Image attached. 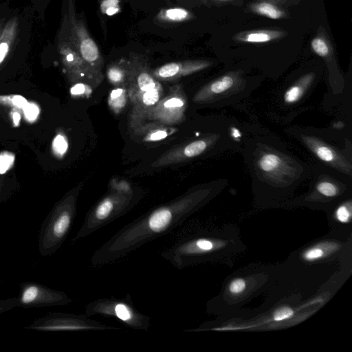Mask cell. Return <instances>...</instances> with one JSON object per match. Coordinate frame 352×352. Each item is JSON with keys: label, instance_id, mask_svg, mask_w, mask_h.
<instances>
[{"label": "cell", "instance_id": "ffe728a7", "mask_svg": "<svg viewBox=\"0 0 352 352\" xmlns=\"http://www.w3.org/2000/svg\"><path fill=\"white\" fill-rule=\"evenodd\" d=\"M257 165L260 171L268 177L279 176L285 168V162L280 155L274 151L261 154L257 160Z\"/></svg>", "mask_w": 352, "mask_h": 352}, {"label": "cell", "instance_id": "277c9868", "mask_svg": "<svg viewBox=\"0 0 352 352\" xmlns=\"http://www.w3.org/2000/svg\"><path fill=\"white\" fill-rule=\"evenodd\" d=\"M85 314L113 318L135 330L148 331L151 326V318L135 307L129 293L122 298L96 299L87 305Z\"/></svg>", "mask_w": 352, "mask_h": 352}, {"label": "cell", "instance_id": "d4e9b609", "mask_svg": "<svg viewBox=\"0 0 352 352\" xmlns=\"http://www.w3.org/2000/svg\"><path fill=\"white\" fill-rule=\"evenodd\" d=\"M330 244H318L305 249L302 254L306 262H316L327 257L330 250Z\"/></svg>", "mask_w": 352, "mask_h": 352}, {"label": "cell", "instance_id": "4fadbf2b", "mask_svg": "<svg viewBox=\"0 0 352 352\" xmlns=\"http://www.w3.org/2000/svg\"><path fill=\"white\" fill-rule=\"evenodd\" d=\"M302 139L308 148L321 161L351 175V163L335 148L314 136L303 135Z\"/></svg>", "mask_w": 352, "mask_h": 352}, {"label": "cell", "instance_id": "52a82bcc", "mask_svg": "<svg viewBox=\"0 0 352 352\" xmlns=\"http://www.w3.org/2000/svg\"><path fill=\"white\" fill-rule=\"evenodd\" d=\"M69 40L99 85L103 80V59L96 43L82 21L73 20Z\"/></svg>", "mask_w": 352, "mask_h": 352}, {"label": "cell", "instance_id": "4316f807", "mask_svg": "<svg viewBox=\"0 0 352 352\" xmlns=\"http://www.w3.org/2000/svg\"><path fill=\"white\" fill-rule=\"evenodd\" d=\"M27 102L26 98L21 95L0 96V104L9 106L14 109H22Z\"/></svg>", "mask_w": 352, "mask_h": 352}, {"label": "cell", "instance_id": "4dcf8cb0", "mask_svg": "<svg viewBox=\"0 0 352 352\" xmlns=\"http://www.w3.org/2000/svg\"><path fill=\"white\" fill-rule=\"evenodd\" d=\"M24 118L29 122H34L38 117L40 113L39 107L32 102H28L21 109Z\"/></svg>", "mask_w": 352, "mask_h": 352}, {"label": "cell", "instance_id": "ba28073f", "mask_svg": "<svg viewBox=\"0 0 352 352\" xmlns=\"http://www.w3.org/2000/svg\"><path fill=\"white\" fill-rule=\"evenodd\" d=\"M72 302V299L65 292L49 288L36 282L26 281L19 285L17 307L41 308L65 305Z\"/></svg>", "mask_w": 352, "mask_h": 352}, {"label": "cell", "instance_id": "8fae6325", "mask_svg": "<svg viewBox=\"0 0 352 352\" xmlns=\"http://www.w3.org/2000/svg\"><path fill=\"white\" fill-rule=\"evenodd\" d=\"M129 61L130 68L127 91L129 99L161 84L153 76L145 58L134 56Z\"/></svg>", "mask_w": 352, "mask_h": 352}, {"label": "cell", "instance_id": "f546056e", "mask_svg": "<svg viewBox=\"0 0 352 352\" xmlns=\"http://www.w3.org/2000/svg\"><path fill=\"white\" fill-rule=\"evenodd\" d=\"M164 16L170 21H181L189 18L190 13L184 8H174L166 10Z\"/></svg>", "mask_w": 352, "mask_h": 352}, {"label": "cell", "instance_id": "9a60e30c", "mask_svg": "<svg viewBox=\"0 0 352 352\" xmlns=\"http://www.w3.org/2000/svg\"><path fill=\"white\" fill-rule=\"evenodd\" d=\"M211 64L206 60L171 62L153 70V74L158 81H172L205 69Z\"/></svg>", "mask_w": 352, "mask_h": 352}, {"label": "cell", "instance_id": "e575fe53", "mask_svg": "<svg viewBox=\"0 0 352 352\" xmlns=\"http://www.w3.org/2000/svg\"><path fill=\"white\" fill-rule=\"evenodd\" d=\"M294 314V309L289 306L277 308L272 314L275 322H282L290 319Z\"/></svg>", "mask_w": 352, "mask_h": 352}, {"label": "cell", "instance_id": "5bb4252c", "mask_svg": "<svg viewBox=\"0 0 352 352\" xmlns=\"http://www.w3.org/2000/svg\"><path fill=\"white\" fill-rule=\"evenodd\" d=\"M241 80L240 72H230L204 85L195 94L192 100L196 103L210 102L234 88Z\"/></svg>", "mask_w": 352, "mask_h": 352}, {"label": "cell", "instance_id": "2e32d148", "mask_svg": "<svg viewBox=\"0 0 352 352\" xmlns=\"http://www.w3.org/2000/svg\"><path fill=\"white\" fill-rule=\"evenodd\" d=\"M297 0H252L247 6L248 12L273 20L286 19L289 8Z\"/></svg>", "mask_w": 352, "mask_h": 352}, {"label": "cell", "instance_id": "d6986e66", "mask_svg": "<svg viewBox=\"0 0 352 352\" xmlns=\"http://www.w3.org/2000/svg\"><path fill=\"white\" fill-rule=\"evenodd\" d=\"M133 135L140 141L151 142L162 140L172 135L175 129L159 122L143 123L132 130Z\"/></svg>", "mask_w": 352, "mask_h": 352}, {"label": "cell", "instance_id": "e0dca14e", "mask_svg": "<svg viewBox=\"0 0 352 352\" xmlns=\"http://www.w3.org/2000/svg\"><path fill=\"white\" fill-rule=\"evenodd\" d=\"M311 47L316 54L325 61L329 72H338L333 44L322 26L318 28L311 41Z\"/></svg>", "mask_w": 352, "mask_h": 352}, {"label": "cell", "instance_id": "74e56055", "mask_svg": "<svg viewBox=\"0 0 352 352\" xmlns=\"http://www.w3.org/2000/svg\"><path fill=\"white\" fill-rule=\"evenodd\" d=\"M207 2L212 3L218 6H226L227 4H231L236 0H206Z\"/></svg>", "mask_w": 352, "mask_h": 352}, {"label": "cell", "instance_id": "d590c367", "mask_svg": "<svg viewBox=\"0 0 352 352\" xmlns=\"http://www.w3.org/2000/svg\"><path fill=\"white\" fill-rule=\"evenodd\" d=\"M17 307V297L0 300V314Z\"/></svg>", "mask_w": 352, "mask_h": 352}, {"label": "cell", "instance_id": "3957f363", "mask_svg": "<svg viewBox=\"0 0 352 352\" xmlns=\"http://www.w3.org/2000/svg\"><path fill=\"white\" fill-rule=\"evenodd\" d=\"M78 192L79 188L67 195L42 223L38 236L41 256L54 254L66 239L76 215Z\"/></svg>", "mask_w": 352, "mask_h": 352}, {"label": "cell", "instance_id": "ac0fdd59", "mask_svg": "<svg viewBox=\"0 0 352 352\" xmlns=\"http://www.w3.org/2000/svg\"><path fill=\"white\" fill-rule=\"evenodd\" d=\"M287 34V32L277 29L251 30L236 33L233 40L241 43H267L282 39Z\"/></svg>", "mask_w": 352, "mask_h": 352}, {"label": "cell", "instance_id": "8992f818", "mask_svg": "<svg viewBox=\"0 0 352 352\" xmlns=\"http://www.w3.org/2000/svg\"><path fill=\"white\" fill-rule=\"evenodd\" d=\"M187 98L179 85L169 88L168 93L162 97L149 111L146 120L156 121L171 126L181 123L185 118Z\"/></svg>", "mask_w": 352, "mask_h": 352}, {"label": "cell", "instance_id": "83f0119b", "mask_svg": "<svg viewBox=\"0 0 352 352\" xmlns=\"http://www.w3.org/2000/svg\"><path fill=\"white\" fill-rule=\"evenodd\" d=\"M52 148L54 155L59 157H63L68 148L66 137L63 134H58L52 141Z\"/></svg>", "mask_w": 352, "mask_h": 352}, {"label": "cell", "instance_id": "7c38bea8", "mask_svg": "<svg viewBox=\"0 0 352 352\" xmlns=\"http://www.w3.org/2000/svg\"><path fill=\"white\" fill-rule=\"evenodd\" d=\"M163 94L164 89L160 84L129 99L132 104V109L129 117L130 129L133 130L146 121L149 111L162 98Z\"/></svg>", "mask_w": 352, "mask_h": 352}, {"label": "cell", "instance_id": "1f68e13d", "mask_svg": "<svg viewBox=\"0 0 352 352\" xmlns=\"http://www.w3.org/2000/svg\"><path fill=\"white\" fill-rule=\"evenodd\" d=\"M247 287V282L242 277H236L232 279L228 284V292L234 296H239L244 292Z\"/></svg>", "mask_w": 352, "mask_h": 352}, {"label": "cell", "instance_id": "9c48e42d", "mask_svg": "<svg viewBox=\"0 0 352 352\" xmlns=\"http://www.w3.org/2000/svg\"><path fill=\"white\" fill-rule=\"evenodd\" d=\"M219 138L215 134L210 135L186 142L162 154L151 166L153 168L163 167L198 157L213 146Z\"/></svg>", "mask_w": 352, "mask_h": 352}, {"label": "cell", "instance_id": "484cf974", "mask_svg": "<svg viewBox=\"0 0 352 352\" xmlns=\"http://www.w3.org/2000/svg\"><path fill=\"white\" fill-rule=\"evenodd\" d=\"M316 189L319 194L326 197H335L340 192L338 186L327 179L319 181Z\"/></svg>", "mask_w": 352, "mask_h": 352}, {"label": "cell", "instance_id": "44dd1931", "mask_svg": "<svg viewBox=\"0 0 352 352\" xmlns=\"http://www.w3.org/2000/svg\"><path fill=\"white\" fill-rule=\"evenodd\" d=\"M129 61L122 59L109 65L107 69V77L114 87L127 89L129 76Z\"/></svg>", "mask_w": 352, "mask_h": 352}, {"label": "cell", "instance_id": "d6a6232c", "mask_svg": "<svg viewBox=\"0 0 352 352\" xmlns=\"http://www.w3.org/2000/svg\"><path fill=\"white\" fill-rule=\"evenodd\" d=\"M93 87L87 83L76 82L70 89V94L73 96L86 97L92 93Z\"/></svg>", "mask_w": 352, "mask_h": 352}, {"label": "cell", "instance_id": "6da1fadb", "mask_svg": "<svg viewBox=\"0 0 352 352\" xmlns=\"http://www.w3.org/2000/svg\"><path fill=\"white\" fill-rule=\"evenodd\" d=\"M210 194L208 188L190 190L134 219L94 251L91 265H107L168 233L204 204Z\"/></svg>", "mask_w": 352, "mask_h": 352}, {"label": "cell", "instance_id": "f1b7e54d", "mask_svg": "<svg viewBox=\"0 0 352 352\" xmlns=\"http://www.w3.org/2000/svg\"><path fill=\"white\" fill-rule=\"evenodd\" d=\"M351 214V204L350 201L339 206L335 211L336 219L342 223L350 222Z\"/></svg>", "mask_w": 352, "mask_h": 352}, {"label": "cell", "instance_id": "836d02e7", "mask_svg": "<svg viewBox=\"0 0 352 352\" xmlns=\"http://www.w3.org/2000/svg\"><path fill=\"white\" fill-rule=\"evenodd\" d=\"M15 160L14 153L3 151L0 153V174L6 173L12 166Z\"/></svg>", "mask_w": 352, "mask_h": 352}, {"label": "cell", "instance_id": "5b68a950", "mask_svg": "<svg viewBox=\"0 0 352 352\" xmlns=\"http://www.w3.org/2000/svg\"><path fill=\"white\" fill-rule=\"evenodd\" d=\"M25 328L43 332H74L118 329V327L91 319L85 314L61 312H49L45 316L37 318Z\"/></svg>", "mask_w": 352, "mask_h": 352}, {"label": "cell", "instance_id": "30bf717a", "mask_svg": "<svg viewBox=\"0 0 352 352\" xmlns=\"http://www.w3.org/2000/svg\"><path fill=\"white\" fill-rule=\"evenodd\" d=\"M58 47L63 65L70 80L75 83L85 82L91 85L93 89L96 88L98 86V84L71 41L69 39L63 41L59 43Z\"/></svg>", "mask_w": 352, "mask_h": 352}, {"label": "cell", "instance_id": "f35d334b", "mask_svg": "<svg viewBox=\"0 0 352 352\" xmlns=\"http://www.w3.org/2000/svg\"><path fill=\"white\" fill-rule=\"evenodd\" d=\"M230 134L235 139L241 137V133H240V131L234 127L230 129Z\"/></svg>", "mask_w": 352, "mask_h": 352}, {"label": "cell", "instance_id": "7a4b0ae2", "mask_svg": "<svg viewBox=\"0 0 352 352\" xmlns=\"http://www.w3.org/2000/svg\"><path fill=\"white\" fill-rule=\"evenodd\" d=\"M136 200L133 189L129 182L112 179L109 192L87 212L71 243L88 236L124 215Z\"/></svg>", "mask_w": 352, "mask_h": 352}, {"label": "cell", "instance_id": "8d00e7d4", "mask_svg": "<svg viewBox=\"0 0 352 352\" xmlns=\"http://www.w3.org/2000/svg\"><path fill=\"white\" fill-rule=\"evenodd\" d=\"M10 116L12 118V124L14 127H17L20 125V121L21 119V115L16 109H14L10 112Z\"/></svg>", "mask_w": 352, "mask_h": 352}, {"label": "cell", "instance_id": "7402d4cb", "mask_svg": "<svg viewBox=\"0 0 352 352\" xmlns=\"http://www.w3.org/2000/svg\"><path fill=\"white\" fill-rule=\"evenodd\" d=\"M313 72L301 76L294 84L289 87L284 93L283 100L286 104H294L298 102L304 96L308 88L315 79Z\"/></svg>", "mask_w": 352, "mask_h": 352}, {"label": "cell", "instance_id": "cb8c5ba5", "mask_svg": "<svg viewBox=\"0 0 352 352\" xmlns=\"http://www.w3.org/2000/svg\"><path fill=\"white\" fill-rule=\"evenodd\" d=\"M129 98L127 89L125 87H114L109 94L108 104L116 114H119L126 107Z\"/></svg>", "mask_w": 352, "mask_h": 352}, {"label": "cell", "instance_id": "603a6c76", "mask_svg": "<svg viewBox=\"0 0 352 352\" xmlns=\"http://www.w3.org/2000/svg\"><path fill=\"white\" fill-rule=\"evenodd\" d=\"M17 19H13L8 22L0 35V65L3 62L9 53L14 42L16 28Z\"/></svg>", "mask_w": 352, "mask_h": 352}]
</instances>
